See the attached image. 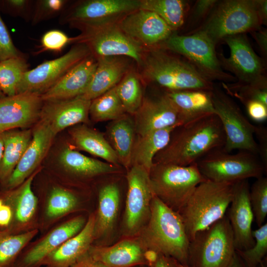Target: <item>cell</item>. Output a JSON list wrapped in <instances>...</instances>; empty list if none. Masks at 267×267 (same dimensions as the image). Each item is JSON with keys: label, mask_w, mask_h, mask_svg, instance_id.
Instances as JSON below:
<instances>
[{"label": "cell", "mask_w": 267, "mask_h": 267, "mask_svg": "<svg viewBox=\"0 0 267 267\" xmlns=\"http://www.w3.org/2000/svg\"><path fill=\"white\" fill-rule=\"evenodd\" d=\"M225 141L220 119L215 114L207 115L177 127L168 144L154 157L153 164L191 165L222 148Z\"/></svg>", "instance_id": "6da1fadb"}, {"label": "cell", "mask_w": 267, "mask_h": 267, "mask_svg": "<svg viewBox=\"0 0 267 267\" xmlns=\"http://www.w3.org/2000/svg\"><path fill=\"white\" fill-rule=\"evenodd\" d=\"M137 236L147 250L187 265L189 240L182 220L178 212L155 195L151 203L150 218Z\"/></svg>", "instance_id": "7a4b0ae2"}, {"label": "cell", "mask_w": 267, "mask_h": 267, "mask_svg": "<svg viewBox=\"0 0 267 267\" xmlns=\"http://www.w3.org/2000/svg\"><path fill=\"white\" fill-rule=\"evenodd\" d=\"M140 66L144 79L166 91H211L215 86L184 58L160 47L148 49Z\"/></svg>", "instance_id": "3957f363"}, {"label": "cell", "mask_w": 267, "mask_h": 267, "mask_svg": "<svg viewBox=\"0 0 267 267\" xmlns=\"http://www.w3.org/2000/svg\"><path fill=\"white\" fill-rule=\"evenodd\" d=\"M235 183L206 180L196 186L178 212L189 241L196 233L225 215L233 198Z\"/></svg>", "instance_id": "277c9868"}, {"label": "cell", "mask_w": 267, "mask_h": 267, "mask_svg": "<svg viewBox=\"0 0 267 267\" xmlns=\"http://www.w3.org/2000/svg\"><path fill=\"white\" fill-rule=\"evenodd\" d=\"M149 174L154 195L177 212L196 186L207 180L201 174L196 163L187 166L154 163Z\"/></svg>", "instance_id": "5b68a950"}, {"label": "cell", "mask_w": 267, "mask_h": 267, "mask_svg": "<svg viewBox=\"0 0 267 267\" xmlns=\"http://www.w3.org/2000/svg\"><path fill=\"white\" fill-rule=\"evenodd\" d=\"M234 236L226 215L189 241L187 265L191 267H226L235 252Z\"/></svg>", "instance_id": "8992f818"}, {"label": "cell", "mask_w": 267, "mask_h": 267, "mask_svg": "<svg viewBox=\"0 0 267 267\" xmlns=\"http://www.w3.org/2000/svg\"><path fill=\"white\" fill-rule=\"evenodd\" d=\"M261 25L255 0H224L217 3L198 30L216 44L226 37L252 32Z\"/></svg>", "instance_id": "52a82bcc"}, {"label": "cell", "mask_w": 267, "mask_h": 267, "mask_svg": "<svg viewBox=\"0 0 267 267\" xmlns=\"http://www.w3.org/2000/svg\"><path fill=\"white\" fill-rule=\"evenodd\" d=\"M216 44L203 32L189 35L174 33L159 47L177 53L194 67L205 78L213 82L234 81L232 75L222 68L215 49Z\"/></svg>", "instance_id": "ba28073f"}, {"label": "cell", "mask_w": 267, "mask_h": 267, "mask_svg": "<svg viewBox=\"0 0 267 267\" xmlns=\"http://www.w3.org/2000/svg\"><path fill=\"white\" fill-rule=\"evenodd\" d=\"M196 165L207 180L219 182H232L259 178L267 170L257 155L246 151L236 153L215 149L201 158Z\"/></svg>", "instance_id": "9c48e42d"}, {"label": "cell", "mask_w": 267, "mask_h": 267, "mask_svg": "<svg viewBox=\"0 0 267 267\" xmlns=\"http://www.w3.org/2000/svg\"><path fill=\"white\" fill-rule=\"evenodd\" d=\"M212 99L215 113L220 119L225 135L222 149L227 152L246 151L258 155L254 138L256 126L245 117L239 107L221 89L214 86Z\"/></svg>", "instance_id": "30bf717a"}, {"label": "cell", "mask_w": 267, "mask_h": 267, "mask_svg": "<svg viewBox=\"0 0 267 267\" xmlns=\"http://www.w3.org/2000/svg\"><path fill=\"white\" fill-rule=\"evenodd\" d=\"M140 0H87L78 2L62 18L82 30L118 24L140 7Z\"/></svg>", "instance_id": "8fae6325"}, {"label": "cell", "mask_w": 267, "mask_h": 267, "mask_svg": "<svg viewBox=\"0 0 267 267\" xmlns=\"http://www.w3.org/2000/svg\"><path fill=\"white\" fill-rule=\"evenodd\" d=\"M128 191L123 222L124 234L137 236L147 223L151 214L153 193L149 172L139 165L127 170Z\"/></svg>", "instance_id": "7c38bea8"}, {"label": "cell", "mask_w": 267, "mask_h": 267, "mask_svg": "<svg viewBox=\"0 0 267 267\" xmlns=\"http://www.w3.org/2000/svg\"><path fill=\"white\" fill-rule=\"evenodd\" d=\"M81 31L80 35L74 37V43L85 44L96 58L125 56L141 65L148 49L126 35L118 24Z\"/></svg>", "instance_id": "4fadbf2b"}, {"label": "cell", "mask_w": 267, "mask_h": 267, "mask_svg": "<svg viewBox=\"0 0 267 267\" xmlns=\"http://www.w3.org/2000/svg\"><path fill=\"white\" fill-rule=\"evenodd\" d=\"M223 41L230 49L225 58L222 53L218 55L222 68L233 73L238 80L236 83L267 87L263 62L252 48L244 34L225 38Z\"/></svg>", "instance_id": "5bb4252c"}, {"label": "cell", "mask_w": 267, "mask_h": 267, "mask_svg": "<svg viewBox=\"0 0 267 267\" xmlns=\"http://www.w3.org/2000/svg\"><path fill=\"white\" fill-rule=\"evenodd\" d=\"M91 54L83 43H77L61 56L45 61L24 74L17 93H44L56 84L68 71Z\"/></svg>", "instance_id": "9a60e30c"}, {"label": "cell", "mask_w": 267, "mask_h": 267, "mask_svg": "<svg viewBox=\"0 0 267 267\" xmlns=\"http://www.w3.org/2000/svg\"><path fill=\"white\" fill-rule=\"evenodd\" d=\"M118 25L126 35L147 49L160 46L174 33L157 14L141 8L128 14Z\"/></svg>", "instance_id": "2e32d148"}, {"label": "cell", "mask_w": 267, "mask_h": 267, "mask_svg": "<svg viewBox=\"0 0 267 267\" xmlns=\"http://www.w3.org/2000/svg\"><path fill=\"white\" fill-rule=\"evenodd\" d=\"M43 103L41 94L32 92L0 98V133L33 125L40 119Z\"/></svg>", "instance_id": "e0dca14e"}, {"label": "cell", "mask_w": 267, "mask_h": 267, "mask_svg": "<svg viewBox=\"0 0 267 267\" xmlns=\"http://www.w3.org/2000/svg\"><path fill=\"white\" fill-rule=\"evenodd\" d=\"M133 116L136 136L181 125L177 110L166 92L153 97H143Z\"/></svg>", "instance_id": "ac0fdd59"}, {"label": "cell", "mask_w": 267, "mask_h": 267, "mask_svg": "<svg viewBox=\"0 0 267 267\" xmlns=\"http://www.w3.org/2000/svg\"><path fill=\"white\" fill-rule=\"evenodd\" d=\"M248 179L235 183L227 218L232 230L236 250H245L255 243L252 224L254 214L250 200Z\"/></svg>", "instance_id": "d6986e66"}, {"label": "cell", "mask_w": 267, "mask_h": 267, "mask_svg": "<svg viewBox=\"0 0 267 267\" xmlns=\"http://www.w3.org/2000/svg\"><path fill=\"white\" fill-rule=\"evenodd\" d=\"M90 102V100L79 97L44 101L40 119L49 126L55 136L68 127L88 124Z\"/></svg>", "instance_id": "ffe728a7"}, {"label": "cell", "mask_w": 267, "mask_h": 267, "mask_svg": "<svg viewBox=\"0 0 267 267\" xmlns=\"http://www.w3.org/2000/svg\"><path fill=\"white\" fill-rule=\"evenodd\" d=\"M55 136L49 126L40 120L32 131L30 144L6 180L8 188L18 187L34 173L45 157Z\"/></svg>", "instance_id": "44dd1931"}, {"label": "cell", "mask_w": 267, "mask_h": 267, "mask_svg": "<svg viewBox=\"0 0 267 267\" xmlns=\"http://www.w3.org/2000/svg\"><path fill=\"white\" fill-rule=\"evenodd\" d=\"M97 61L91 54L69 71L56 84L41 94L43 101L62 100L81 95L89 86L96 69Z\"/></svg>", "instance_id": "7402d4cb"}, {"label": "cell", "mask_w": 267, "mask_h": 267, "mask_svg": "<svg viewBox=\"0 0 267 267\" xmlns=\"http://www.w3.org/2000/svg\"><path fill=\"white\" fill-rule=\"evenodd\" d=\"M97 65L92 78L84 93L79 97L91 101L115 87L132 68L133 60L125 56H107L96 58Z\"/></svg>", "instance_id": "603a6c76"}, {"label": "cell", "mask_w": 267, "mask_h": 267, "mask_svg": "<svg viewBox=\"0 0 267 267\" xmlns=\"http://www.w3.org/2000/svg\"><path fill=\"white\" fill-rule=\"evenodd\" d=\"M147 250L137 236L127 237L111 246H91L88 253L108 267H129L142 263Z\"/></svg>", "instance_id": "cb8c5ba5"}, {"label": "cell", "mask_w": 267, "mask_h": 267, "mask_svg": "<svg viewBox=\"0 0 267 267\" xmlns=\"http://www.w3.org/2000/svg\"><path fill=\"white\" fill-rule=\"evenodd\" d=\"M95 213L91 214L82 229L48 255L40 265L70 267L87 254L94 240Z\"/></svg>", "instance_id": "d4e9b609"}, {"label": "cell", "mask_w": 267, "mask_h": 267, "mask_svg": "<svg viewBox=\"0 0 267 267\" xmlns=\"http://www.w3.org/2000/svg\"><path fill=\"white\" fill-rule=\"evenodd\" d=\"M86 222L83 217L79 216L54 228L27 252L23 260L25 266L33 267L40 265L51 252L78 233Z\"/></svg>", "instance_id": "484cf974"}, {"label": "cell", "mask_w": 267, "mask_h": 267, "mask_svg": "<svg viewBox=\"0 0 267 267\" xmlns=\"http://www.w3.org/2000/svg\"><path fill=\"white\" fill-rule=\"evenodd\" d=\"M176 107L181 125L201 117L215 114L212 90L166 91Z\"/></svg>", "instance_id": "4316f807"}, {"label": "cell", "mask_w": 267, "mask_h": 267, "mask_svg": "<svg viewBox=\"0 0 267 267\" xmlns=\"http://www.w3.org/2000/svg\"><path fill=\"white\" fill-rule=\"evenodd\" d=\"M105 136L115 151L122 167L128 170L131 167L132 157L136 134L133 116L126 114L111 121Z\"/></svg>", "instance_id": "83f0119b"}, {"label": "cell", "mask_w": 267, "mask_h": 267, "mask_svg": "<svg viewBox=\"0 0 267 267\" xmlns=\"http://www.w3.org/2000/svg\"><path fill=\"white\" fill-rule=\"evenodd\" d=\"M69 133L73 144L78 149L86 151L110 164L122 167L104 134L84 124L72 127Z\"/></svg>", "instance_id": "f1b7e54d"}, {"label": "cell", "mask_w": 267, "mask_h": 267, "mask_svg": "<svg viewBox=\"0 0 267 267\" xmlns=\"http://www.w3.org/2000/svg\"><path fill=\"white\" fill-rule=\"evenodd\" d=\"M59 160L66 170L82 178L118 173L121 169V166L87 156L70 147L62 150Z\"/></svg>", "instance_id": "f546056e"}, {"label": "cell", "mask_w": 267, "mask_h": 267, "mask_svg": "<svg viewBox=\"0 0 267 267\" xmlns=\"http://www.w3.org/2000/svg\"><path fill=\"white\" fill-rule=\"evenodd\" d=\"M120 190L113 182L104 185L98 194V207L95 213L94 239L109 234L114 227L120 205Z\"/></svg>", "instance_id": "4dcf8cb0"}, {"label": "cell", "mask_w": 267, "mask_h": 267, "mask_svg": "<svg viewBox=\"0 0 267 267\" xmlns=\"http://www.w3.org/2000/svg\"><path fill=\"white\" fill-rule=\"evenodd\" d=\"M177 127H171L154 131L142 136H136L132 153L131 167L141 166L149 172L153 165L154 157L168 144L172 132Z\"/></svg>", "instance_id": "1f68e13d"}, {"label": "cell", "mask_w": 267, "mask_h": 267, "mask_svg": "<svg viewBox=\"0 0 267 267\" xmlns=\"http://www.w3.org/2000/svg\"><path fill=\"white\" fill-rule=\"evenodd\" d=\"M2 134L4 149L0 164V179L6 181L30 144L32 131L13 129Z\"/></svg>", "instance_id": "d6a6232c"}, {"label": "cell", "mask_w": 267, "mask_h": 267, "mask_svg": "<svg viewBox=\"0 0 267 267\" xmlns=\"http://www.w3.org/2000/svg\"><path fill=\"white\" fill-rule=\"evenodd\" d=\"M34 172L17 188L10 192L6 200L12 206L16 221L21 224L28 222L33 218L37 207L38 200L32 188Z\"/></svg>", "instance_id": "836d02e7"}, {"label": "cell", "mask_w": 267, "mask_h": 267, "mask_svg": "<svg viewBox=\"0 0 267 267\" xmlns=\"http://www.w3.org/2000/svg\"><path fill=\"white\" fill-rule=\"evenodd\" d=\"M140 8L157 14L175 31L184 22L187 2L182 0H140Z\"/></svg>", "instance_id": "e575fe53"}, {"label": "cell", "mask_w": 267, "mask_h": 267, "mask_svg": "<svg viewBox=\"0 0 267 267\" xmlns=\"http://www.w3.org/2000/svg\"><path fill=\"white\" fill-rule=\"evenodd\" d=\"M126 114L117 94L116 86L91 101L89 115L95 122L112 121Z\"/></svg>", "instance_id": "d590c367"}, {"label": "cell", "mask_w": 267, "mask_h": 267, "mask_svg": "<svg viewBox=\"0 0 267 267\" xmlns=\"http://www.w3.org/2000/svg\"><path fill=\"white\" fill-rule=\"evenodd\" d=\"M116 89L126 113L133 116L144 97L140 76L132 68L116 86Z\"/></svg>", "instance_id": "8d00e7d4"}, {"label": "cell", "mask_w": 267, "mask_h": 267, "mask_svg": "<svg viewBox=\"0 0 267 267\" xmlns=\"http://www.w3.org/2000/svg\"><path fill=\"white\" fill-rule=\"evenodd\" d=\"M28 70L27 62L22 56L0 61V89L5 96L17 94L19 84Z\"/></svg>", "instance_id": "74e56055"}, {"label": "cell", "mask_w": 267, "mask_h": 267, "mask_svg": "<svg viewBox=\"0 0 267 267\" xmlns=\"http://www.w3.org/2000/svg\"><path fill=\"white\" fill-rule=\"evenodd\" d=\"M37 233V229L16 235L0 233V267H8Z\"/></svg>", "instance_id": "f35d334b"}, {"label": "cell", "mask_w": 267, "mask_h": 267, "mask_svg": "<svg viewBox=\"0 0 267 267\" xmlns=\"http://www.w3.org/2000/svg\"><path fill=\"white\" fill-rule=\"evenodd\" d=\"M78 200L69 190L59 187L53 188L48 197L46 215L55 218L73 210L77 206Z\"/></svg>", "instance_id": "ab89813d"}, {"label": "cell", "mask_w": 267, "mask_h": 267, "mask_svg": "<svg viewBox=\"0 0 267 267\" xmlns=\"http://www.w3.org/2000/svg\"><path fill=\"white\" fill-rule=\"evenodd\" d=\"M254 245L245 250H236L249 267H258L267 253V223L252 231Z\"/></svg>", "instance_id": "60d3db41"}, {"label": "cell", "mask_w": 267, "mask_h": 267, "mask_svg": "<svg viewBox=\"0 0 267 267\" xmlns=\"http://www.w3.org/2000/svg\"><path fill=\"white\" fill-rule=\"evenodd\" d=\"M250 200L256 223L259 227L267 215V178H257L250 188Z\"/></svg>", "instance_id": "b9f144b4"}, {"label": "cell", "mask_w": 267, "mask_h": 267, "mask_svg": "<svg viewBox=\"0 0 267 267\" xmlns=\"http://www.w3.org/2000/svg\"><path fill=\"white\" fill-rule=\"evenodd\" d=\"M224 85L228 95H234L241 102L252 100L261 102L267 105V87H261L248 85L234 83L229 85Z\"/></svg>", "instance_id": "7bdbcfd3"}, {"label": "cell", "mask_w": 267, "mask_h": 267, "mask_svg": "<svg viewBox=\"0 0 267 267\" xmlns=\"http://www.w3.org/2000/svg\"><path fill=\"white\" fill-rule=\"evenodd\" d=\"M66 0H43L37 2L33 18V23H37L42 20L53 17L63 9Z\"/></svg>", "instance_id": "ee69618b"}, {"label": "cell", "mask_w": 267, "mask_h": 267, "mask_svg": "<svg viewBox=\"0 0 267 267\" xmlns=\"http://www.w3.org/2000/svg\"><path fill=\"white\" fill-rule=\"evenodd\" d=\"M74 37L70 38L65 33L58 30H51L42 36L41 44L45 50L58 51L66 45L74 43Z\"/></svg>", "instance_id": "f6af8a7d"}, {"label": "cell", "mask_w": 267, "mask_h": 267, "mask_svg": "<svg viewBox=\"0 0 267 267\" xmlns=\"http://www.w3.org/2000/svg\"><path fill=\"white\" fill-rule=\"evenodd\" d=\"M21 56L0 15V61Z\"/></svg>", "instance_id": "bcb514c9"}, {"label": "cell", "mask_w": 267, "mask_h": 267, "mask_svg": "<svg viewBox=\"0 0 267 267\" xmlns=\"http://www.w3.org/2000/svg\"><path fill=\"white\" fill-rule=\"evenodd\" d=\"M249 117L253 121L262 122L267 119V105L256 101L248 100L243 101Z\"/></svg>", "instance_id": "7dc6e473"}, {"label": "cell", "mask_w": 267, "mask_h": 267, "mask_svg": "<svg viewBox=\"0 0 267 267\" xmlns=\"http://www.w3.org/2000/svg\"><path fill=\"white\" fill-rule=\"evenodd\" d=\"M254 135L256 136L258 143V155L259 159L267 171V129L261 126H256Z\"/></svg>", "instance_id": "c3c4849f"}, {"label": "cell", "mask_w": 267, "mask_h": 267, "mask_svg": "<svg viewBox=\"0 0 267 267\" xmlns=\"http://www.w3.org/2000/svg\"><path fill=\"white\" fill-rule=\"evenodd\" d=\"M218 2L216 0H198L195 2L191 13L193 22L198 21L213 10Z\"/></svg>", "instance_id": "681fc988"}, {"label": "cell", "mask_w": 267, "mask_h": 267, "mask_svg": "<svg viewBox=\"0 0 267 267\" xmlns=\"http://www.w3.org/2000/svg\"><path fill=\"white\" fill-rule=\"evenodd\" d=\"M264 57L267 55V30L260 28L251 32Z\"/></svg>", "instance_id": "f907efd6"}, {"label": "cell", "mask_w": 267, "mask_h": 267, "mask_svg": "<svg viewBox=\"0 0 267 267\" xmlns=\"http://www.w3.org/2000/svg\"><path fill=\"white\" fill-rule=\"evenodd\" d=\"M70 267H108L94 260L88 252Z\"/></svg>", "instance_id": "816d5d0a"}, {"label": "cell", "mask_w": 267, "mask_h": 267, "mask_svg": "<svg viewBox=\"0 0 267 267\" xmlns=\"http://www.w3.org/2000/svg\"><path fill=\"white\" fill-rule=\"evenodd\" d=\"M174 259L158 254L156 260L153 263V267H178L179 263Z\"/></svg>", "instance_id": "f5cc1de1"}, {"label": "cell", "mask_w": 267, "mask_h": 267, "mask_svg": "<svg viewBox=\"0 0 267 267\" xmlns=\"http://www.w3.org/2000/svg\"><path fill=\"white\" fill-rule=\"evenodd\" d=\"M13 211L11 207L3 204L0 208V225H8L11 221Z\"/></svg>", "instance_id": "db71d44e"}, {"label": "cell", "mask_w": 267, "mask_h": 267, "mask_svg": "<svg viewBox=\"0 0 267 267\" xmlns=\"http://www.w3.org/2000/svg\"><path fill=\"white\" fill-rule=\"evenodd\" d=\"M257 10L260 22L266 25L267 22V0H255Z\"/></svg>", "instance_id": "11a10c76"}, {"label": "cell", "mask_w": 267, "mask_h": 267, "mask_svg": "<svg viewBox=\"0 0 267 267\" xmlns=\"http://www.w3.org/2000/svg\"><path fill=\"white\" fill-rule=\"evenodd\" d=\"M6 2L12 9L21 12L26 10L29 3V1L25 0H8Z\"/></svg>", "instance_id": "9f6ffc18"}, {"label": "cell", "mask_w": 267, "mask_h": 267, "mask_svg": "<svg viewBox=\"0 0 267 267\" xmlns=\"http://www.w3.org/2000/svg\"><path fill=\"white\" fill-rule=\"evenodd\" d=\"M226 267H249L235 251Z\"/></svg>", "instance_id": "6f0895ef"}, {"label": "cell", "mask_w": 267, "mask_h": 267, "mask_svg": "<svg viewBox=\"0 0 267 267\" xmlns=\"http://www.w3.org/2000/svg\"><path fill=\"white\" fill-rule=\"evenodd\" d=\"M4 149V143L2 134L0 133V164L2 159Z\"/></svg>", "instance_id": "680465c9"}, {"label": "cell", "mask_w": 267, "mask_h": 267, "mask_svg": "<svg viewBox=\"0 0 267 267\" xmlns=\"http://www.w3.org/2000/svg\"><path fill=\"white\" fill-rule=\"evenodd\" d=\"M178 267H191L188 265H182V264H179L178 265Z\"/></svg>", "instance_id": "91938a15"}, {"label": "cell", "mask_w": 267, "mask_h": 267, "mask_svg": "<svg viewBox=\"0 0 267 267\" xmlns=\"http://www.w3.org/2000/svg\"><path fill=\"white\" fill-rule=\"evenodd\" d=\"M5 95L3 93L1 89H0V98L3 97Z\"/></svg>", "instance_id": "94428289"}, {"label": "cell", "mask_w": 267, "mask_h": 267, "mask_svg": "<svg viewBox=\"0 0 267 267\" xmlns=\"http://www.w3.org/2000/svg\"><path fill=\"white\" fill-rule=\"evenodd\" d=\"M3 204V203L2 200L0 199V208Z\"/></svg>", "instance_id": "6125c7cd"}]
</instances>
